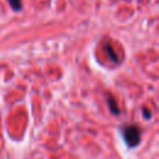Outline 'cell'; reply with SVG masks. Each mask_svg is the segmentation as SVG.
Returning <instances> with one entry per match:
<instances>
[{"instance_id":"1","label":"cell","mask_w":159,"mask_h":159,"mask_svg":"<svg viewBox=\"0 0 159 159\" xmlns=\"http://www.w3.org/2000/svg\"><path fill=\"white\" fill-rule=\"evenodd\" d=\"M140 128L135 124H127L122 127V135L128 147L134 148L140 142Z\"/></svg>"},{"instance_id":"2","label":"cell","mask_w":159,"mask_h":159,"mask_svg":"<svg viewBox=\"0 0 159 159\" xmlns=\"http://www.w3.org/2000/svg\"><path fill=\"white\" fill-rule=\"evenodd\" d=\"M107 102H108V107H109V111L113 113V114H118L119 113V109H118V106L114 101V98L111 96V94H107Z\"/></svg>"},{"instance_id":"3","label":"cell","mask_w":159,"mask_h":159,"mask_svg":"<svg viewBox=\"0 0 159 159\" xmlns=\"http://www.w3.org/2000/svg\"><path fill=\"white\" fill-rule=\"evenodd\" d=\"M103 47H104V51L107 52V55L111 57V60H112L113 62H118V57H117L116 52L113 51V47H112V45H111L109 42H106Z\"/></svg>"},{"instance_id":"4","label":"cell","mask_w":159,"mask_h":159,"mask_svg":"<svg viewBox=\"0 0 159 159\" xmlns=\"http://www.w3.org/2000/svg\"><path fill=\"white\" fill-rule=\"evenodd\" d=\"M10 7L14 11H20L21 10V0H7Z\"/></svg>"},{"instance_id":"5","label":"cell","mask_w":159,"mask_h":159,"mask_svg":"<svg viewBox=\"0 0 159 159\" xmlns=\"http://www.w3.org/2000/svg\"><path fill=\"white\" fill-rule=\"evenodd\" d=\"M143 116H144L145 118H150V112L148 113V111H147V109H143Z\"/></svg>"}]
</instances>
